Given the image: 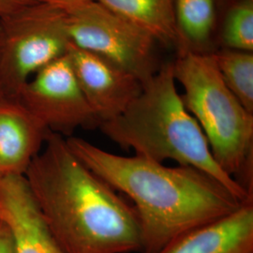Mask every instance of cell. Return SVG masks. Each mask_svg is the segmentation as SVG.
Masks as SVG:
<instances>
[{
    "mask_svg": "<svg viewBox=\"0 0 253 253\" xmlns=\"http://www.w3.org/2000/svg\"><path fill=\"white\" fill-rule=\"evenodd\" d=\"M50 234L65 253H142L135 208L49 132L24 175Z\"/></svg>",
    "mask_w": 253,
    "mask_h": 253,
    "instance_id": "6da1fadb",
    "label": "cell"
},
{
    "mask_svg": "<svg viewBox=\"0 0 253 253\" xmlns=\"http://www.w3.org/2000/svg\"><path fill=\"white\" fill-rule=\"evenodd\" d=\"M66 141L88 169L132 200L142 253H158L176 237L226 217L243 204L194 167H168L139 156H119L75 136Z\"/></svg>",
    "mask_w": 253,
    "mask_h": 253,
    "instance_id": "7a4b0ae2",
    "label": "cell"
},
{
    "mask_svg": "<svg viewBox=\"0 0 253 253\" xmlns=\"http://www.w3.org/2000/svg\"><path fill=\"white\" fill-rule=\"evenodd\" d=\"M175 84L172 64L161 66L128 107L99 128L121 148L134 150L135 156L194 167L217 179L242 203L253 201L215 162L206 136L185 107Z\"/></svg>",
    "mask_w": 253,
    "mask_h": 253,
    "instance_id": "3957f363",
    "label": "cell"
},
{
    "mask_svg": "<svg viewBox=\"0 0 253 253\" xmlns=\"http://www.w3.org/2000/svg\"><path fill=\"white\" fill-rule=\"evenodd\" d=\"M172 64L215 162L253 197V114L227 87L212 53L182 52Z\"/></svg>",
    "mask_w": 253,
    "mask_h": 253,
    "instance_id": "277c9868",
    "label": "cell"
},
{
    "mask_svg": "<svg viewBox=\"0 0 253 253\" xmlns=\"http://www.w3.org/2000/svg\"><path fill=\"white\" fill-rule=\"evenodd\" d=\"M66 11L36 2L0 17V88L17 98L35 73L67 54Z\"/></svg>",
    "mask_w": 253,
    "mask_h": 253,
    "instance_id": "5b68a950",
    "label": "cell"
},
{
    "mask_svg": "<svg viewBox=\"0 0 253 253\" xmlns=\"http://www.w3.org/2000/svg\"><path fill=\"white\" fill-rule=\"evenodd\" d=\"M66 25L73 45L99 55L142 84L161 68L153 37L96 0L67 10Z\"/></svg>",
    "mask_w": 253,
    "mask_h": 253,
    "instance_id": "8992f818",
    "label": "cell"
},
{
    "mask_svg": "<svg viewBox=\"0 0 253 253\" xmlns=\"http://www.w3.org/2000/svg\"><path fill=\"white\" fill-rule=\"evenodd\" d=\"M17 99L49 131L66 138L79 127L93 129L100 126L67 54L35 73Z\"/></svg>",
    "mask_w": 253,
    "mask_h": 253,
    "instance_id": "52a82bcc",
    "label": "cell"
},
{
    "mask_svg": "<svg viewBox=\"0 0 253 253\" xmlns=\"http://www.w3.org/2000/svg\"><path fill=\"white\" fill-rule=\"evenodd\" d=\"M67 56L100 125L120 116L142 91L141 81L97 54L70 43Z\"/></svg>",
    "mask_w": 253,
    "mask_h": 253,
    "instance_id": "ba28073f",
    "label": "cell"
},
{
    "mask_svg": "<svg viewBox=\"0 0 253 253\" xmlns=\"http://www.w3.org/2000/svg\"><path fill=\"white\" fill-rule=\"evenodd\" d=\"M49 132L17 98L0 95V180L24 176Z\"/></svg>",
    "mask_w": 253,
    "mask_h": 253,
    "instance_id": "9c48e42d",
    "label": "cell"
},
{
    "mask_svg": "<svg viewBox=\"0 0 253 253\" xmlns=\"http://www.w3.org/2000/svg\"><path fill=\"white\" fill-rule=\"evenodd\" d=\"M0 219L9 227L15 253H65L46 227L24 176L0 180Z\"/></svg>",
    "mask_w": 253,
    "mask_h": 253,
    "instance_id": "30bf717a",
    "label": "cell"
},
{
    "mask_svg": "<svg viewBox=\"0 0 253 253\" xmlns=\"http://www.w3.org/2000/svg\"><path fill=\"white\" fill-rule=\"evenodd\" d=\"M158 253H253V201L176 237Z\"/></svg>",
    "mask_w": 253,
    "mask_h": 253,
    "instance_id": "8fae6325",
    "label": "cell"
},
{
    "mask_svg": "<svg viewBox=\"0 0 253 253\" xmlns=\"http://www.w3.org/2000/svg\"><path fill=\"white\" fill-rule=\"evenodd\" d=\"M148 32L157 42L178 49L175 0H96Z\"/></svg>",
    "mask_w": 253,
    "mask_h": 253,
    "instance_id": "7c38bea8",
    "label": "cell"
},
{
    "mask_svg": "<svg viewBox=\"0 0 253 253\" xmlns=\"http://www.w3.org/2000/svg\"><path fill=\"white\" fill-rule=\"evenodd\" d=\"M217 0H175L178 51L209 53L217 25Z\"/></svg>",
    "mask_w": 253,
    "mask_h": 253,
    "instance_id": "4fadbf2b",
    "label": "cell"
},
{
    "mask_svg": "<svg viewBox=\"0 0 253 253\" xmlns=\"http://www.w3.org/2000/svg\"><path fill=\"white\" fill-rule=\"evenodd\" d=\"M212 54L227 87L253 114V52L222 48Z\"/></svg>",
    "mask_w": 253,
    "mask_h": 253,
    "instance_id": "5bb4252c",
    "label": "cell"
},
{
    "mask_svg": "<svg viewBox=\"0 0 253 253\" xmlns=\"http://www.w3.org/2000/svg\"><path fill=\"white\" fill-rule=\"evenodd\" d=\"M220 40L223 48L253 52V0H235L227 10Z\"/></svg>",
    "mask_w": 253,
    "mask_h": 253,
    "instance_id": "9a60e30c",
    "label": "cell"
},
{
    "mask_svg": "<svg viewBox=\"0 0 253 253\" xmlns=\"http://www.w3.org/2000/svg\"><path fill=\"white\" fill-rule=\"evenodd\" d=\"M0 253H15L14 242L7 224L0 219Z\"/></svg>",
    "mask_w": 253,
    "mask_h": 253,
    "instance_id": "2e32d148",
    "label": "cell"
},
{
    "mask_svg": "<svg viewBox=\"0 0 253 253\" xmlns=\"http://www.w3.org/2000/svg\"><path fill=\"white\" fill-rule=\"evenodd\" d=\"M39 2L38 0H0V17L26 7L27 5Z\"/></svg>",
    "mask_w": 253,
    "mask_h": 253,
    "instance_id": "e0dca14e",
    "label": "cell"
},
{
    "mask_svg": "<svg viewBox=\"0 0 253 253\" xmlns=\"http://www.w3.org/2000/svg\"><path fill=\"white\" fill-rule=\"evenodd\" d=\"M38 1L67 11L83 4H85L92 0H38Z\"/></svg>",
    "mask_w": 253,
    "mask_h": 253,
    "instance_id": "ac0fdd59",
    "label": "cell"
},
{
    "mask_svg": "<svg viewBox=\"0 0 253 253\" xmlns=\"http://www.w3.org/2000/svg\"><path fill=\"white\" fill-rule=\"evenodd\" d=\"M0 95H2V93H1V88H0Z\"/></svg>",
    "mask_w": 253,
    "mask_h": 253,
    "instance_id": "d6986e66",
    "label": "cell"
}]
</instances>
